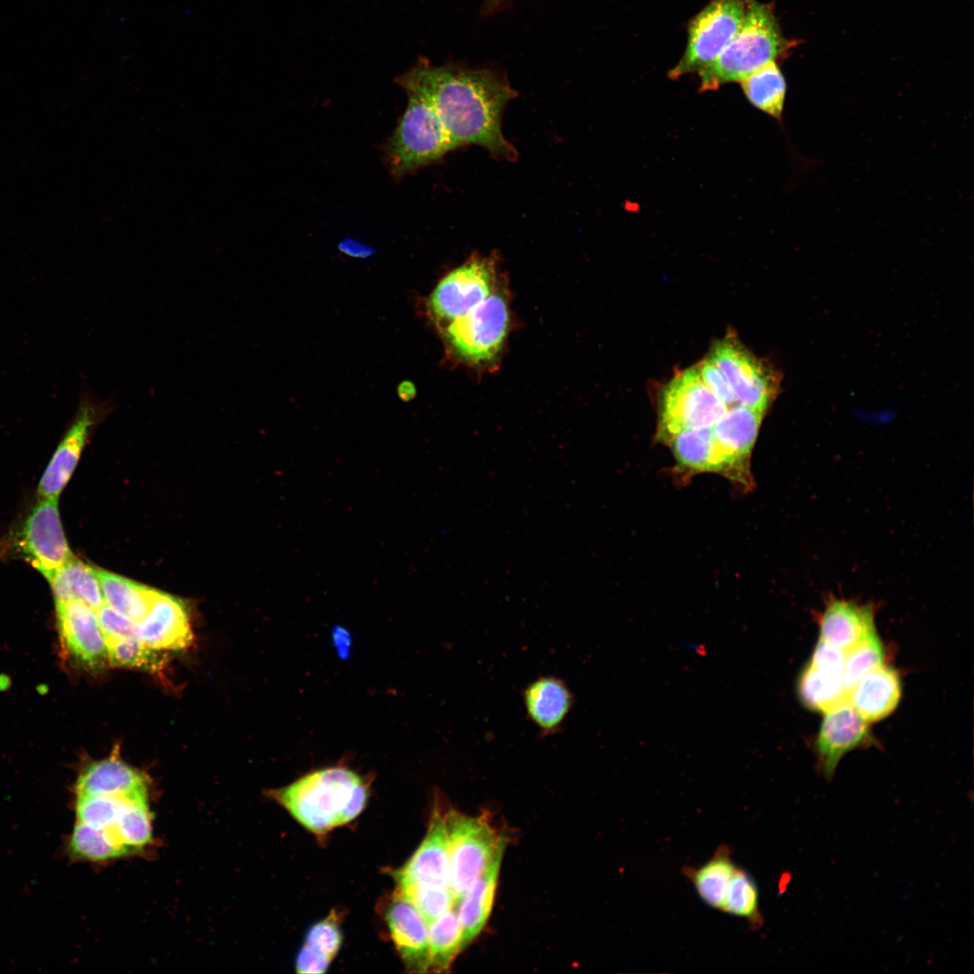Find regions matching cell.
<instances>
[{"label":"cell","instance_id":"cell-9","mask_svg":"<svg viewBox=\"0 0 974 974\" xmlns=\"http://www.w3.org/2000/svg\"><path fill=\"white\" fill-rule=\"evenodd\" d=\"M709 359L729 381L737 405L766 413L779 390L776 370L730 336L713 345Z\"/></svg>","mask_w":974,"mask_h":974},{"label":"cell","instance_id":"cell-26","mask_svg":"<svg viewBox=\"0 0 974 974\" xmlns=\"http://www.w3.org/2000/svg\"><path fill=\"white\" fill-rule=\"evenodd\" d=\"M49 583L56 602L78 601L95 611L105 603L96 568L75 556Z\"/></svg>","mask_w":974,"mask_h":974},{"label":"cell","instance_id":"cell-28","mask_svg":"<svg viewBox=\"0 0 974 974\" xmlns=\"http://www.w3.org/2000/svg\"><path fill=\"white\" fill-rule=\"evenodd\" d=\"M96 571L106 603L137 624L141 622L155 590L106 570Z\"/></svg>","mask_w":974,"mask_h":974},{"label":"cell","instance_id":"cell-40","mask_svg":"<svg viewBox=\"0 0 974 974\" xmlns=\"http://www.w3.org/2000/svg\"><path fill=\"white\" fill-rule=\"evenodd\" d=\"M705 386L729 409L737 405L733 391L722 372L709 359L695 365Z\"/></svg>","mask_w":974,"mask_h":974},{"label":"cell","instance_id":"cell-19","mask_svg":"<svg viewBox=\"0 0 974 974\" xmlns=\"http://www.w3.org/2000/svg\"><path fill=\"white\" fill-rule=\"evenodd\" d=\"M522 701L528 719L541 737H547L562 730L575 699L565 680L541 675L524 687Z\"/></svg>","mask_w":974,"mask_h":974},{"label":"cell","instance_id":"cell-15","mask_svg":"<svg viewBox=\"0 0 974 974\" xmlns=\"http://www.w3.org/2000/svg\"><path fill=\"white\" fill-rule=\"evenodd\" d=\"M137 638L156 650L188 648L193 642V632L186 603L155 590L148 613L137 625Z\"/></svg>","mask_w":974,"mask_h":974},{"label":"cell","instance_id":"cell-25","mask_svg":"<svg viewBox=\"0 0 974 974\" xmlns=\"http://www.w3.org/2000/svg\"><path fill=\"white\" fill-rule=\"evenodd\" d=\"M665 443L671 447L680 471L688 473H721L712 427L685 428L673 435Z\"/></svg>","mask_w":974,"mask_h":974},{"label":"cell","instance_id":"cell-5","mask_svg":"<svg viewBox=\"0 0 974 974\" xmlns=\"http://www.w3.org/2000/svg\"><path fill=\"white\" fill-rule=\"evenodd\" d=\"M444 815L450 864V888L457 904L506 840L499 834L483 813L473 816L449 809Z\"/></svg>","mask_w":974,"mask_h":974},{"label":"cell","instance_id":"cell-4","mask_svg":"<svg viewBox=\"0 0 974 974\" xmlns=\"http://www.w3.org/2000/svg\"><path fill=\"white\" fill-rule=\"evenodd\" d=\"M401 87L409 102L388 145V159L396 175L431 164L453 151L428 97L413 86Z\"/></svg>","mask_w":974,"mask_h":974},{"label":"cell","instance_id":"cell-30","mask_svg":"<svg viewBox=\"0 0 974 974\" xmlns=\"http://www.w3.org/2000/svg\"><path fill=\"white\" fill-rule=\"evenodd\" d=\"M740 82L750 104L782 122L786 83L776 61L767 63Z\"/></svg>","mask_w":974,"mask_h":974},{"label":"cell","instance_id":"cell-31","mask_svg":"<svg viewBox=\"0 0 974 974\" xmlns=\"http://www.w3.org/2000/svg\"><path fill=\"white\" fill-rule=\"evenodd\" d=\"M427 972H447L463 949L462 927L455 907L427 924Z\"/></svg>","mask_w":974,"mask_h":974},{"label":"cell","instance_id":"cell-20","mask_svg":"<svg viewBox=\"0 0 974 974\" xmlns=\"http://www.w3.org/2000/svg\"><path fill=\"white\" fill-rule=\"evenodd\" d=\"M876 632L871 605L831 598L821 615V639L847 652Z\"/></svg>","mask_w":974,"mask_h":974},{"label":"cell","instance_id":"cell-13","mask_svg":"<svg viewBox=\"0 0 974 974\" xmlns=\"http://www.w3.org/2000/svg\"><path fill=\"white\" fill-rule=\"evenodd\" d=\"M765 413L736 405L712 427L720 456L721 474L737 482L751 484L749 461Z\"/></svg>","mask_w":974,"mask_h":974},{"label":"cell","instance_id":"cell-33","mask_svg":"<svg viewBox=\"0 0 974 974\" xmlns=\"http://www.w3.org/2000/svg\"><path fill=\"white\" fill-rule=\"evenodd\" d=\"M758 896L755 880L745 869L737 867L730 882L721 912L744 918L752 930H757L763 924Z\"/></svg>","mask_w":974,"mask_h":974},{"label":"cell","instance_id":"cell-11","mask_svg":"<svg viewBox=\"0 0 974 974\" xmlns=\"http://www.w3.org/2000/svg\"><path fill=\"white\" fill-rule=\"evenodd\" d=\"M496 282V259L474 254L438 282L429 298L430 311L449 323L487 299Z\"/></svg>","mask_w":974,"mask_h":974},{"label":"cell","instance_id":"cell-7","mask_svg":"<svg viewBox=\"0 0 974 974\" xmlns=\"http://www.w3.org/2000/svg\"><path fill=\"white\" fill-rule=\"evenodd\" d=\"M727 409L703 382L695 366L684 370L663 390L657 438L666 442L685 428L712 427Z\"/></svg>","mask_w":974,"mask_h":974},{"label":"cell","instance_id":"cell-1","mask_svg":"<svg viewBox=\"0 0 974 974\" xmlns=\"http://www.w3.org/2000/svg\"><path fill=\"white\" fill-rule=\"evenodd\" d=\"M397 82L413 86L428 97L453 151L473 144L498 159L513 161L518 158L517 150L501 131L504 108L517 96L504 76L488 69L432 66L421 59Z\"/></svg>","mask_w":974,"mask_h":974},{"label":"cell","instance_id":"cell-12","mask_svg":"<svg viewBox=\"0 0 974 974\" xmlns=\"http://www.w3.org/2000/svg\"><path fill=\"white\" fill-rule=\"evenodd\" d=\"M18 543L23 558L48 581L74 557L62 529L58 498L41 499L35 504Z\"/></svg>","mask_w":974,"mask_h":974},{"label":"cell","instance_id":"cell-35","mask_svg":"<svg viewBox=\"0 0 974 974\" xmlns=\"http://www.w3.org/2000/svg\"><path fill=\"white\" fill-rule=\"evenodd\" d=\"M106 643L108 662L113 666L159 672L165 664L159 650L145 646L137 637L111 639Z\"/></svg>","mask_w":974,"mask_h":974},{"label":"cell","instance_id":"cell-32","mask_svg":"<svg viewBox=\"0 0 974 974\" xmlns=\"http://www.w3.org/2000/svg\"><path fill=\"white\" fill-rule=\"evenodd\" d=\"M798 693L804 705L823 712L848 700L842 674L810 664L801 674Z\"/></svg>","mask_w":974,"mask_h":974},{"label":"cell","instance_id":"cell-6","mask_svg":"<svg viewBox=\"0 0 974 974\" xmlns=\"http://www.w3.org/2000/svg\"><path fill=\"white\" fill-rule=\"evenodd\" d=\"M750 1L712 0L704 6L688 24L685 52L669 78L699 73L712 63L738 32Z\"/></svg>","mask_w":974,"mask_h":974},{"label":"cell","instance_id":"cell-41","mask_svg":"<svg viewBox=\"0 0 974 974\" xmlns=\"http://www.w3.org/2000/svg\"><path fill=\"white\" fill-rule=\"evenodd\" d=\"M846 652L821 639L809 662L817 667L843 674Z\"/></svg>","mask_w":974,"mask_h":974},{"label":"cell","instance_id":"cell-22","mask_svg":"<svg viewBox=\"0 0 974 974\" xmlns=\"http://www.w3.org/2000/svg\"><path fill=\"white\" fill-rule=\"evenodd\" d=\"M140 792H147L145 774L115 754L89 764L75 784L76 795H124Z\"/></svg>","mask_w":974,"mask_h":974},{"label":"cell","instance_id":"cell-36","mask_svg":"<svg viewBox=\"0 0 974 974\" xmlns=\"http://www.w3.org/2000/svg\"><path fill=\"white\" fill-rule=\"evenodd\" d=\"M134 794L124 795H78L74 805L76 822L96 828L109 829L115 822L127 799Z\"/></svg>","mask_w":974,"mask_h":974},{"label":"cell","instance_id":"cell-27","mask_svg":"<svg viewBox=\"0 0 974 974\" xmlns=\"http://www.w3.org/2000/svg\"><path fill=\"white\" fill-rule=\"evenodd\" d=\"M108 830L130 856L150 847L153 842V829L147 792L131 795Z\"/></svg>","mask_w":974,"mask_h":974},{"label":"cell","instance_id":"cell-8","mask_svg":"<svg viewBox=\"0 0 974 974\" xmlns=\"http://www.w3.org/2000/svg\"><path fill=\"white\" fill-rule=\"evenodd\" d=\"M509 326L505 298L493 292L470 311L450 321L445 337L454 354L470 364L492 361L501 351Z\"/></svg>","mask_w":974,"mask_h":974},{"label":"cell","instance_id":"cell-29","mask_svg":"<svg viewBox=\"0 0 974 974\" xmlns=\"http://www.w3.org/2000/svg\"><path fill=\"white\" fill-rule=\"evenodd\" d=\"M66 853L71 860L107 863L130 856L108 829L76 822L67 839Z\"/></svg>","mask_w":974,"mask_h":974},{"label":"cell","instance_id":"cell-16","mask_svg":"<svg viewBox=\"0 0 974 974\" xmlns=\"http://www.w3.org/2000/svg\"><path fill=\"white\" fill-rule=\"evenodd\" d=\"M391 939L404 967L411 973L428 969L427 923L420 913L395 891L385 907Z\"/></svg>","mask_w":974,"mask_h":974},{"label":"cell","instance_id":"cell-14","mask_svg":"<svg viewBox=\"0 0 974 974\" xmlns=\"http://www.w3.org/2000/svg\"><path fill=\"white\" fill-rule=\"evenodd\" d=\"M60 638L67 656L88 671H99L108 662L107 647L96 611L84 602H56Z\"/></svg>","mask_w":974,"mask_h":974},{"label":"cell","instance_id":"cell-37","mask_svg":"<svg viewBox=\"0 0 974 974\" xmlns=\"http://www.w3.org/2000/svg\"><path fill=\"white\" fill-rule=\"evenodd\" d=\"M884 657V648L876 632L847 651L842 680L848 694L862 676L883 665Z\"/></svg>","mask_w":974,"mask_h":974},{"label":"cell","instance_id":"cell-42","mask_svg":"<svg viewBox=\"0 0 974 974\" xmlns=\"http://www.w3.org/2000/svg\"><path fill=\"white\" fill-rule=\"evenodd\" d=\"M331 961L322 952L304 944L296 957V971L303 974H321L326 971Z\"/></svg>","mask_w":974,"mask_h":974},{"label":"cell","instance_id":"cell-34","mask_svg":"<svg viewBox=\"0 0 974 974\" xmlns=\"http://www.w3.org/2000/svg\"><path fill=\"white\" fill-rule=\"evenodd\" d=\"M396 883L395 891L420 913L427 924L455 907V899L450 887L406 880Z\"/></svg>","mask_w":974,"mask_h":974},{"label":"cell","instance_id":"cell-38","mask_svg":"<svg viewBox=\"0 0 974 974\" xmlns=\"http://www.w3.org/2000/svg\"><path fill=\"white\" fill-rule=\"evenodd\" d=\"M342 941L339 915L335 910L311 925L305 936V945L322 952L331 960L338 953Z\"/></svg>","mask_w":974,"mask_h":974},{"label":"cell","instance_id":"cell-2","mask_svg":"<svg viewBox=\"0 0 974 974\" xmlns=\"http://www.w3.org/2000/svg\"><path fill=\"white\" fill-rule=\"evenodd\" d=\"M269 795L305 829L325 835L355 819L366 805L368 780L345 765L308 772Z\"/></svg>","mask_w":974,"mask_h":974},{"label":"cell","instance_id":"cell-39","mask_svg":"<svg viewBox=\"0 0 974 974\" xmlns=\"http://www.w3.org/2000/svg\"><path fill=\"white\" fill-rule=\"evenodd\" d=\"M96 611L106 641L137 637L138 624L106 603H104Z\"/></svg>","mask_w":974,"mask_h":974},{"label":"cell","instance_id":"cell-18","mask_svg":"<svg viewBox=\"0 0 974 974\" xmlns=\"http://www.w3.org/2000/svg\"><path fill=\"white\" fill-rule=\"evenodd\" d=\"M395 881L406 880L450 887V864L445 815L435 806L425 838L406 863L393 872Z\"/></svg>","mask_w":974,"mask_h":974},{"label":"cell","instance_id":"cell-43","mask_svg":"<svg viewBox=\"0 0 974 974\" xmlns=\"http://www.w3.org/2000/svg\"><path fill=\"white\" fill-rule=\"evenodd\" d=\"M501 1H502V0H489V1H488V4H489L488 7H489V9H492V8H493V7H496V6H497V5H499V4H500V3L501 2Z\"/></svg>","mask_w":974,"mask_h":974},{"label":"cell","instance_id":"cell-23","mask_svg":"<svg viewBox=\"0 0 974 974\" xmlns=\"http://www.w3.org/2000/svg\"><path fill=\"white\" fill-rule=\"evenodd\" d=\"M901 696L897 672L884 665L867 673L849 692L848 701L868 722L883 719L896 707Z\"/></svg>","mask_w":974,"mask_h":974},{"label":"cell","instance_id":"cell-24","mask_svg":"<svg viewBox=\"0 0 974 974\" xmlns=\"http://www.w3.org/2000/svg\"><path fill=\"white\" fill-rule=\"evenodd\" d=\"M737 867L732 860L730 848L721 844L705 863L697 868L685 866L682 873L692 882L698 896L707 905L721 911Z\"/></svg>","mask_w":974,"mask_h":974},{"label":"cell","instance_id":"cell-3","mask_svg":"<svg viewBox=\"0 0 974 974\" xmlns=\"http://www.w3.org/2000/svg\"><path fill=\"white\" fill-rule=\"evenodd\" d=\"M797 42L786 39L772 4L751 0L743 22L719 56L698 74L700 90L741 81L770 61L786 58Z\"/></svg>","mask_w":974,"mask_h":974},{"label":"cell","instance_id":"cell-21","mask_svg":"<svg viewBox=\"0 0 974 974\" xmlns=\"http://www.w3.org/2000/svg\"><path fill=\"white\" fill-rule=\"evenodd\" d=\"M506 842L501 844L482 873L461 896L455 911L462 927L463 949L481 933L490 917Z\"/></svg>","mask_w":974,"mask_h":974},{"label":"cell","instance_id":"cell-17","mask_svg":"<svg viewBox=\"0 0 974 974\" xmlns=\"http://www.w3.org/2000/svg\"><path fill=\"white\" fill-rule=\"evenodd\" d=\"M868 736V721L848 700L825 711L815 742L824 775L830 777L843 755L863 743Z\"/></svg>","mask_w":974,"mask_h":974},{"label":"cell","instance_id":"cell-10","mask_svg":"<svg viewBox=\"0 0 974 974\" xmlns=\"http://www.w3.org/2000/svg\"><path fill=\"white\" fill-rule=\"evenodd\" d=\"M113 399L100 400L82 389L73 419L38 486L41 499L58 498L72 475L94 427L114 409Z\"/></svg>","mask_w":974,"mask_h":974}]
</instances>
